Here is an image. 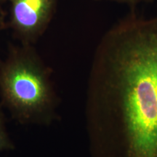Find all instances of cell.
<instances>
[{
  "instance_id": "1",
  "label": "cell",
  "mask_w": 157,
  "mask_h": 157,
  "mask_svg": "<svg viewBox=\"0 0 157 157\" xmlns=\"http://www.w3.org/2000/svg\"><path fill=\"white\" fill-rule=\"evenodd\" d=\"M85 114L92 157H157V16L127 18L103 36Z\"/></svg>"
},
{
  "instance_id": "2",
  "label": "cell",
  "mask_w": 157,
  "mask_h": 157,
  "mask_svg": "<svg viewBox=\"0 0 157 157\" xmlns=\"http://www.w3.org/2000/svg\"><path fill=\"white\" fill-rule=\"evenodd\" d=\"M51 75L29 47L12 50L0 62V105L21 124L50 126L59 118Z\"/></svg>"
},
{
  "instance_id": "3",
  "label": "cell",
  "mask_w": 157,
  "mask_h": 157,
  "mask_svg": "<svg viewBox=\"0 0 157 157\" xmlns=\"http://www.w3.org/2000/svg\"><path fill=\"white\" fill-rule=\"evenodd\" d=\"M12 25L25 44L44 31L50 18L55 0H10Z\"/></svg>"
},
{
  "instance_id": "4",
  "label": "cell",
  "mask_w": 157,
  "mask_h": 157,
  "mask_svg": "<svg viewBox=\"0 0 157 157\" xmlns=\"http://www.w3.org/2000/svg\"><path fill=\"white\" fill-rule=\"evenodd\" d=\"M6 117L3 112V107L0 105V152L11 151L15 148L6 124Z\"/></svg>"
},
{
  "instance_id": "5",
  "label": "cell",
  "mask_w": 157,
  "mask_h": 157,
  "mask_svg": "<svg viewBox=\"0 0 157 157\" xmlns=\"http://www.w3.org/2000/svg\"><path fill=\"white\" fill-rule=\"evenodd\" d=\"M116 1H121V2H135L139 1V0H116Z\"/></svg>"
}]
</instances>
